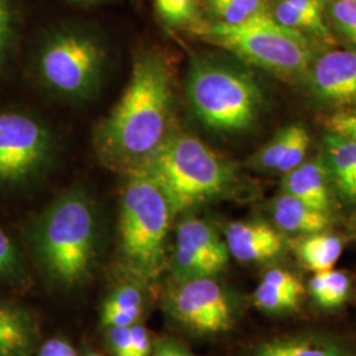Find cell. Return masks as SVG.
I'll return each instance as SVG.
<instances>
[{"label": "cell", "instance_id": "6da1fadb", "mask_svg": "<svg viewBox=\"0 0 356 356\" xmlns=\"http://www.w3.org/2000/svg\"><path fill=\"white\" fill-rule=\"evenodd\" d=\"M170 101L166 65L160 57L143 54L120 101L103 123V152L118 163L143 165L168 138Z\"/></svg>", "mask_w": 356, "mask_h": 356}, {"label": "cell", "instance_id": "7a4b0ae2", "mask_svg": "<svg viewBox=\"0 0 356 356\" xmlns=\"http://www.w3.org/2000/svg\"><path fill=\"white\" fill-rule=\"evenodd\" d=\"M136 169L152 178L173 214L222 195L235 179L227 160L189 135L168 136Z\"/></svg>", "mask_w": 356, "mask_h": 356}, {"label": "cell", "instance_id": "3957f363", "mask_svg": "<svg viewBox=\"0 0 356 356\" xmlns=\"http://www.w3.org/2000/svg\"><path fill=\"white\" fill-rule=\"evenodd\" d=\"M94 207L79 191L57 200L40 218L33 244L41 266L53 280L74 286L89 275L95 254Z\"/></svg>", "mask_w": 356, "mask_h": 356}, {"label": "cell", "instance_id": "277c9868", "mask_svg": "<svg viewBox=\"0 0 356 356\" xmlns=\"http://www.w3.org/2000/svg\"><path fill=\"white\" fill-rule=\"evenodd\" d=\"M165 195L145 172L134 169L123 191L120 248L128 268L144 279H154L165 263L170 216Z\"/></svg>", "mask_w": 356, "mask_h": 356}, {"label": "cell", "instance_id": "5b68a950", "mask_svg": "<svg viewBox=\"0 0 356 356\" xmlns=\"http://www.w3.org/2000/svg\"><path fill=\"white\" fill-rule=\"evenodd\" d=\"M188 98L204 126L219 132L248 129L263 103L261 90L254 76L216 60H197L191 65Z\"/></svg>", "mask_w": 356, "mask_h": 356}, {"label": "cell", "instance_id": "8992f818", "mask_svg": "<svg viewBox=\"0 0 356 356\" xmlns=\"http://www.w3.org/2000/svg\"><path fill=\"white\" fill-rule=\"evenodd\" d=\"M204 36L244 61L282 76L305 72L313 58L304 33L282 26L269 13L236 26L218 23Z\"/></svg>", "mask_w": 356, "mask_h": 356}, {"label": "cell", "instance_id": "52a82bcc", "mask_svg": "<svg viewBox=\"0 0 356 356\" xmlns=\"http://www.w3.org/2000/svg\"><path fill=\"white\" fill-rule=\"evenodd\" d=\"M104 51L91 38L74 33L49 40L38 54V73L54 91L79 97L89 92L101 74Z\"/></svg>", "mask_w": 356, "mask_h": 356}, {"label": "cell", "instance_id": "ba28073f", "mask_svg": "<svg viewBox=\"0 0 356 356\" xmlns=\"http://www.w3.org/2000/svg\"><path fill=\"white\" fill-rule=\"evenodd\" d=\"M49 151V132L38 119L0 113V185H20L38 175Z\"/></svg>", "mask_w": 356, "mask_h": 356}, {"label": "cell", "instance_id": "9c48e42d", "mask_svg": "<svg viewBox=\"0 0 356 356\" xmlns=\"http://www.w3.org/2000/svg\"><path fill=\"white\" fill-rule=\"evenodd\" d=\"M172 317L191 330L216 334L234 323V305L214 277L178 281L168 298Z\"/></svg>", "mask_w": 356, "mask_h": 356}, {"label": "cell", "instance_id": "30bf717a", "mask_svg": "<svg viewBox=\"0 0 356 356\" xmlns=\"http://www.w3.org/2000/svg\"><path fill=\"white\" fill-rule=\"evenodd\" d=\"M229 257L227 244L210 225L194 218L179 223L173 257L178 281L214 277L227 266Z\"/></svg>", "mask_w": 356, "mask_h": 356}, {"label": "cell", "instance_id": "8fae6325", "mask_svg": "<svg viewBox=\"0 0 356 356\" xmlns=\"http://www.w3.org/2000/svg\"><path fill=\"white\" fill-rule=\"evenodd\" d=\"M307 69L309 88L318 99L334 104L355 101L356 51H327Z\"/></svg>", "mask_w": 356, "mask_h": 356}, {"label": "cell", "instance_id": "7c38bea8", "mask_svg": "<svg viewBox=\"0 0 356 356\" xmlns=\"http://www.w3.org/2000/svg\"><path fill=\"white\" fill-rule=\"evenodd\" d=\"M229 254L242 263H263L284 251V241L277 229L261 220L235 222L226 229Z\"/></svg>", "mask_w": 356, "mask_h": 356}, {"label": "cell", "instance_id": "4fadbf2b", "mask_svg": "<svg viewBox=\"0 0 356 356\" xmlns=\"http://www.w3.org/2000/svg\"><path fill=\"white\" fill-rule=\"evenodd\" d=\"M284 193L309 204L310 207L330 213L331 200L329 172L323 161L310 160L296 166L282 179Z\"/></svg>", "mask_w": 356, "mask_h": 356}, {"label": "cell", "instance_id": "5bb4252c", "mask_svg": "<svg viewBox=\"0 0 356 356\" xmlns=\"http://www.w3.org/2000/svg\"><path fill=\"white\" fill-rule=\"evenodd\" d=\"M254 356H356L343 341L322 335L277 338L260 344Z\"/></svg>", "mask_w": 356, "mask_h": 356}, {"label": "cell", "instance_id": "9a60e30c", "mask_svg": "<svg viewBox=\"0 0 356 356\" xmlns=\"http://www.w3.org/2000/svg\"><path fill=\"white\" fill-rule=\"evenodd\" d=\"M272 216L279 229L301 235L322 232L331 223L330 214L316 210L286 193L275 200Z\"/></svg>", "mask_w": 356, "mask_h": 356}, {"label": "cell", "instance_id": "2e32d148", "mask_svg": "<svg viewBox=\"0 0 356 356\" xmlns=\"http://www.w3.org/2000/svg\"><path fill=\"white\" fill-rule=\"evenodd\" d=\"M294 250L309 270L318 273L334 268L343 252V242L339 236L322 231L298 239L294 244Z\"/></svg>", "mask_w": 356, "mask_h": 356}, {"label": "cell", "instance_id": "e0dca14e", "mask_svg": "<svg viewBox=\"0 0 356 356\" xmlns=\"http://www.w3.org/2000/svg\"><path fill=\"white\" fill-rule=\"evenodd\" d=\"M32 344V325L26 313L0 305V356H26Z\"/></svg>", "mask_w": 356, "mask_h": 356}, {"label": "cell", "instance_id": "ac0fdd59", "mask_svg": "<svg viewBox=\"0 0 356 356\" xmlns=\"http://www.w3.org/2000/svg\"><path fill=\"white\" fill-rule=\"evenodd\" d=\"M325 165L338 191L343 194L356 168V143L331 132L325 139Z\"/></svg>", "mask_w": 356, "mask_h": 356}, {"label": "cell", "instance_id": "d6986e66", "mask_svg": "<svg viewBox=\"0 0 356 356\" xmlns=\"http://www.w3.org/2000/svg\"><path fill=\"white\" fill-rule=\"evenodd\" d=\"M351 281L342 270H325L314 273L309 281V292L313 300L325 309L343 305L350 296Z\"/></svg>", "mask_w": 356, "mask_h": 356}, {"label": "cell", "instance_id": "ffe728a7", "mask_svg": "<svg viewBox=\"0 0 356 356\" xmlns=\"http://www.w3.org/2000/svg\"><path fill=\"white\" fill-rule=\"evenodd\" d=\"M272 16L282 26L298 32H307L318 38H330V32L323 22V17L305 13L285 0H276Z\"/></svg>", "mask_w": 356, "mask_h": 356}, {"label": "cell", "instance_id": "44dd1931", "mask_svg": "<svg viewBox=\"0 0 356 356\" xmlns=\"http://www.w3.org/2000/svg\"><path fill=\"white\" fill-rule=\"evenodd\" d=\"M219 23L236 26L260 13H268L266 0H209Z\"/></svg>", "mask_w": 356, "mask_h": 356}, {"label": "cell", "instance_id": "7402d4cb", "mask_svg": "<svg viewBox=\"0 0 356 356\" xmlns=\"http://www.w3.org/2000/svg\"><path fill=\"white\" fill-rule=\"evenodd\" d=\"M301 297L302 296L300 294L281 289L270 282L261 280L254 289V302L259 309L267 313L280 314L297 309Z\"/></svg>", "mask_w": 356, "mask_h": 356}, {"label": "cell", "instance_id": "603a6c76", "mask_svg": "<svg viewBox=\"0 0 356 356\" xmlns=\"http://www.w3.org/2000/svg\"><path fill=\"white\" fill-rule=\"evenodd\" d=\"M291 139V126L280 132L254 156V164L266 170H277Z\"/></svg>", "mask_w": 356, "mask_h": 356}, {"label": "cell", "instance_id": "cb8c5ba5", "mask_svg": "<svg viewBox=\"0 0 356 356\" xmlns=\"http://www.w3.org/2000/svg\"><path fill=\"white\" fill-rule=\"evenodd\" d=\"M310 145V136L305 128L300 124L291 126V139L285 156L277 168V172L288 173L296 166L304 163L306 153Z\"/></svg>", "mask_w": 356, "mask_h": 356}, {"label": "cell", "instance_id": "d4e9b609", "mask_svg": "<svg viewBox=\"0 0 356 356\" xmlns=\"http://www.w3.org/2000/svg\"><path fill=\"white\" fill-rule=\"evenodd\" d=\"M331 16L338 28L356 44V0H334Z\"/></svg>", "mask_w": 356, "mask_h": 356}, {"label": "cell", "instance_id": "484cf974", "mask_svg": "<svg viewBox=\"0 0 356 356\" xmlns=\"http://www.w3.org/2000/svg\"><path fill=\"white\" fill-rule=\"evenodd\" d=\"M154 4L168 23L181 24L193 17L195 0H154Z\"/></svg>", "mask_w": 356, "mask_h": 356}, {"label": "cell", "instance_id": "4316f807", "mask_svg": "<svg viewBox=\"0 0 356 356\" xmlns=\"http://www.w3.org/2000/svg\"><path fill=\"white\" fill-rule=\"evenodd\" d=\"M143 309V296L136 286H122L104 301L102 310H135Z\"/></svg>", "mask_w": 356, "mask_h": 356}, {"label": "cell", "instance_id": "83f0119b", "mask_svg": "<svg viewBox=\"0 0 356 356\" xmlns=\"http://www.w3.org/2000/svg\"><path fill=\"white\" fill-rule=\"evenodd\" d=\"M13 13L8 0H0V66L4 64L13 38Z\"/></svg>", "mask_w": 356, "mask_h": 356}, {"label": "cell", "instance_id": "f1b7e54d", "mask_svg": "<svg viewBox=\"0 0 356 356\" xmlns=\"http://www.w3.org/2000/svg\"><path fill=\"white\" fill-rule=\"evenodd\" d=\"M20 266L17 248L8 235L0 229V279L13 276Z\"/></svg>", "mask_w": 356, "mask_h": 356}, {"label": "cell", "instance_id": "f546056e", "mask_svg": "<svg viewBox=\"0 0 356 356\" xmlns=\"http://www.w3.org/2000/svg\"><path fill=\"white\" fill-rule=\"evenodd\" d=\"M263 280L270 282L281 289H285V291H289V292L296 293L300 296H302L305 292V288H304L301 280L286 269H281V268L269 269L264 275Z\"/></svg>", "mask_w": 356, "mask_h": 356}, {"label": "cell", "instance_id": "4dcf8cb0", "mask_svg": "<svg viewBox=\"0 0 356 356\" xmlns=\"http://www.w3.org/2000/svg\"><path fill=\"white\" fill-rule=\"evenodd\" d=\"M327 127L332 134L356 143V108L332 115L327 120Z\"/></svg>", "mask_w": 356, "mask_h": 356}, {"label": "cell", "instance_id": "1f68e13d", "mask_svg": "<svg viewBox=\"0 0 356 356\" xmlns=\"http://www.w3.org/2000/svg\"><path fill=\"white\" fill-rule=\"evenodd\" d=\"M143 309L135 310H102L101 319L103 326L113 329V327H129L138 323L140 318Z\"/></svg>", "mask_w": 356, "mask_h": 356}, {"label": "cell", "instance_id": "d6a6232c", "mask_svg": "<svg viewBox=\"0 0 356 356\" xmlns=\"http://www.w3.org/2000/svg\"><path fill=\"white\" fill-rule=\"evenodd\" d=\"M110 344L115 356H131L132 348V330L129 327H113L108 331Z\"/></svg>", "mask_w": 356, "mask_h": 356}, {"label": "cell", "instance_id": "836d02e7", "mask_svg": "<svg viewBox=\"0 0 356 356\" xmlns=\"http://www.w3.org/2000/svg\"><path fill=\"white\" fill-rule=\"evenodd\" d=\"M132 348H131V356H149L151 354V338L147 329L141 325H132Z\"/></svg>", "mask_w": 356, "mask_h": 356}, {"label": "cell", "instance_id": "e575fe53", "mask_svg": "<svg viewBox=\"0 0 356 356\" xmlns=\"http://www.w3.org/2000/svg\"><path fill=\"white\" fill-rule=\"evenodd\" d=\"M38 356H76L73 346L60 338H51L41 346Z\"/></svg>", "mask_w": 356, "mask_h": 356}, {"label": "cell", "instance_id": "d590c367", "mask_svg": "<svg viewBox=\"0 0 356 356\" xmlns=\"http://www.w3.org/2000/svg\"><path fill=\"white\" fill-rule=\"evenodd\" d=\"M154 356H195L189 353L185 347L173 341H165L159 344L154 351Z\"/></svg>", "mask_w": 356, "mask_h": 356}, {"label": "cell", "instance_id": "8d00e7d4", "mask_svg": "<svg viewBox=\"0 0 356 356\" xmlns=\"http://www.w3.org/2000/svg\"><path fill=\"white\" fill-rule=\"evenodd\" d=\"M285 1L291 3L294 7L305 11V13H312L318 17H323L325 0H285Z\"/></svg>", "mask_w": 356, "mask_h": 356}, {"label": "cell", "instance_id": "74e56055", "mask_svg": "<svg viewBox=\"0 0 356 356\" xmlns=\"http://www.w3.org/2000/svg\"><path fill=\"white\" fill-rule=\"evenodd\" d=\"M342 195H344L346 198H350V200H356V168Z\"/></svg>", "mask_w": 356, "mask_h": 356}, {"label": "cell", "instance_id": "f35d334b", "mask_svg": "<svg viewBox=\"0 0 356 356\" xmlns=\"http://www.w3.org/2000/svg\"><path fill=\"white\" fill-rule=\"evenodd\" d=\"M86 356H102L99 355V354H94V353H91V354H88Z\"/></svg>", "mask_w": 356, "mask_h": 356}]
</instances>
